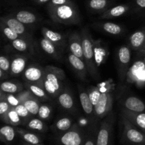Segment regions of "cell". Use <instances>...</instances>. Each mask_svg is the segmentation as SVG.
I'll list each match as a JSON object with an SVG mask.
<instances>
[{"instance_id":"cell-1","label":"cell","mask_w":145,"mask_h":145,"mask_svg":"<svg viewBox=\"0 0 145 145\" xmlns=\"http://www.w3.org/2000/svg\"><path fill=\"white\" fill-rule=\"evenodd\" d=\"M66 78L65 72L57 67L48 65L45 67L43 78L44 89L52 97H58L63 91L62 81Z\"/></svg>"},{"instance_id":"cell-2","label":"cell","mask_w":145,"mask_h":145,"mask_svg":"<svg viewBox=\"0 0 145 145\" xmlns=\"http://www.w3.org/2000/svg\"><path fill=\"white\" fill-rule=\"evenodd\" d=\"M51 19L55 23L71 25L80 22V16L74 4H68L57 7H48Z\"/></svg>"},{"instance_id":"cell-3","label":"cell","mask_w":145,"mask_h":145,"mask_svg":"<svg viewBox=\"0 0 145 145\" xmlns=\"http://www.w3.org/2000/svg\"><path fill=\"white\" fill-rule=\"evenodd\" d=\"M81 35H82L84 59L87 67L88 72L93 79H97L99 76V72L95 63L94 50H93L94 40L92 38L90 32L86 28H84L82 30Z\"/></svg>"},{"instance_id":"cell-4","label":"cell","mask_w":145,"mask_h":145,"mask_svg":"<svg viewBox=\"0 0 145 145\" xmlns=\"http://www.w3.org/2000/svg\"><path fill=\"white\" fill-rule=\"evenodd\" d=\"M123 130L121 142L125 145L145 144V134L127 118L122 116Z\"/></svg>"},{"instance_id":"cell-5","label":"cell","mask_w":145,"mask_h":145,"mask_svg":"<svg viewBox=\"0 0 145 145\" xmlns=\"http://www.w3.org/2000/svg\"><path fill=\"white\" fill-rule=\"evenodd\" d=\"M86 131L77 124H74L68 131L59 134L57 138L58 145H84Z\"/></svg>"},{"instance_id":"cell-6","label":"cell","mask_w":145,"mask_h":145,"mask_svg":"<svg viewBox=\"0 0 145 145\" xmlns=\"http://www.w3.org/2000/svg\"><path fill=\"white\" fill-rule=\"evenodd\" d=\"M113 123H114V115L113 111H111L100 122L96 145H109L111 140H113L112 131H113Z\"/></svg>"},{"instance_id":"cell-7","label":"cell","mask_w":145,"mask_h":145,"mask_svg":"<svg viewBox=\"0 0 145 145\" xmlns=\"http://www.w3.org/2000/svg\"><path fill=\"white\" fill-rule=\"evenodd\" d=\"M113 103V95L109 92H102L99 102L94 107V118L93 120L100 122V120L107 116L112 111Z\"/></svg>"},{"instance_id":"cell-8","label":"cell","mask_w":145,"mask_h":145,"mask_svg":"<svg viewBox=\"0 0 145 145\" xmlns=\"http://www.w3.org/2000/svg\"><path fill=\"white\" fill-rule=\"evenodd\" d=\"M131 60V51L127 46H122L118 51L117 63L118 72L120 81H123L127 76Z\"/></svg>"},{"instance_id":"cell-9","label":"cell","mask_w":145,"mask_h":145,"mask_svg":"<svg viewBox=\"0 0 145 145\" xmlns=\"http://www.w3.org/2000/svg\"><path fill=\"white\" fill-rule=\"evenodd\" d=\"M45 67L38 65H30L24 72V79L27 82L38 85L44 89L43 78Z\"/></svg>"},{"instance_id":"cell-10","label":"cell","mask_w":145,"mask_h":145,"mask_svg":"<svg viewBox=\"0 0 145 145\" xmlns=\"http://www.w3.org/2000/svg\"><path fill=\"white\" fill-rule=\"evenodd\" d=\"M68 61L79 79L82 80H85L89 72L84 61L81 58L75 56L72 53H69L68 55Z\"/></svg>"},{"instance_id":"cell-11","label":"cell","mask_w":145,"mask_h":145,"mask_svg":"<svg viewBox=\"0 0 145 145\" xmlns=\"http://www.w3.org/2000/svg\"><path fill=\"white\" fill-rule=\"evenodd\" d=\"M121 116L127 118L145 134V113L130 111L124 108L122 110Z\"/></svg>"},{"instance_id":"cell-12","label":"cell","mask_w":145,"mask_h":145,"mask_svg":"<svg viewBox=\"0 0 145 145\" xmlns=\"http://www.w3.org/2000/svg\"><path fill=\"white\" fill-rule=\"evenodd\" d=\"M69 47L71 53L75 56L84 59L83 48H82V40L81 33L73 32L69 37Z\"/></svg>"},{"instance_id":"cell-13","label":"cell","mask_w":145,"mask_h":145,"mask_svg":"<svg viewBox=\"0 0 145 145\" xmlns=\"http://www.w3.org/2000/svg\"><path fill=\"white\" fill-rule=\"evenodd\" d=\"M95 63L97 69L100 67L107 59L108 57V52L106 45L101 40L94 41L93 42Z\"/></svg>"},{"instance_id":"cell-14","label":"cell","mask_w":145,"mask_h":145,"mask_svg":"<svg viewBox=\"0 0 145 145\" xmlns=\"http://www.w3.org/2000/svg\"><path fill=\"white\" fill-rule=\"evenodd\" d=\"M1 22L5 24L6 25L11 28L13 31L18 33L20 36H25L26 35V30H25V24L18 21L14 16H3L1 18ZM22 38V37H21Z\"/></svg>"},{"instance_id":"cell-15","label":"cell","mask_w":145,"mask_h":145,"mask_svg":"<svg viewBox=\"0 0 145 145\" xmlns=\"http://www.w3.org/2000/svg\"><path fill=\"white\" fill-rule=\"evenodd\" d=\"M79 99H80L81 105H82V109L85 114L89 118L93 121V118H94V106L89 98L88 92L84 91L82 89L79 88Z\"/></svg>"},{"instance_id":"cell-16","label":"cell","mask_w":145,"mask_h":145,"mask_svg":"<svg viewBox=\"0 0 145 145\" xmlns=\"http://www.w3.org/2000/svg\"><path fill=\"white\" fill-rule=\"evenodd\" d=\"M124 108L130 111L136 113H142L145 110V104L141 99L135 96H130L126 98L123 101Z\"/></svg>"},{"instance_id":"cell-17","label":"cell","mask_w":145,"mask_h":145,"mask_svg":"<svg viewBox=\"0 0 145 145\" xmlns=\"http://www.w3.org/2000/svg\"><path fill=\"white\" fill-rule=\"evenodd\" d=\"M145 40V30L135 31L129 38V45L133 50L140 51L144 46Z\"/></svg>"},{"instance_id":"cell-18","label":"cell","mask_w":145,"mask_h":145,"mask_svg":"<svg viewBox=\"0 0 145 145\" xmlns=\"http://www.w3.org/2000/svg\"><path fill=\"white\" fill-rule=\"evenodd\" d=\"M129 9H130V6L127 4H120V5L116 6L105 11L100 16V18L107 19V18H113L121 16L122 15L127 13Z\"/></svg>"},{"instance_id":"cell-19","label":"cell","mask_w":145,"mask_h":145,"mask_svg":"<svg viewBox=\"0 0 145 145\" xmlns=\"http://www.w3.org/2000/svg\"><path fill=\"white\" fill-rule=\"evenodd\" d=\"M58 102L61 107L69 111H72L74 108V102L73 96L70 93L69 90L67 88L63 89L62 92L58 96Z\"/></svg>"},{"instance_id":"cell-20","label":"cell","mask_w":145,"mask_h":145,"mask_svg":"<svg viewBox=\"0 0 145 145\" xmlns=\"http://www.w3.org/2000/svg\"><path fill=\"white\" fill-rule=\"evenodd\" d=\"M42 34L46 39L58 46H64L65 44V38L63 35L59 33L50 30L45 27L42 28Z\"/></svg>"},{"instance_id":"cell-21","label":"cell","mask_w":145,"mask_h":145,"mask_svg":"<svg viewBox=\"0 0 145 145\" xmlns=\"http://www.w3.org/2000/svg\"><path fill=\"white\" fill-rule=\"evenodd\" d=\"M145 68V63L144 61L138 60L136 61L133 63L132 66L130 67L128 69V72L127 74V82L128 83L133 84L135 83L137 78L140 72Z\"/></svg>"},{"instance_id":"cell-22","label":"cell","mask_w":145,"mask_h":145,"mask_svg":"<svg viewBox=\"0 0 145 145\" xmlns=\"http://www.w3.org/2000/svg\"><path fill=\"white\" fill-rule=\"evenodd\" d=\"M99 125L100 122L95 121V120H93L91 123V125L86 130V139L84 145H96Z\"/></svg>"},{"instance_id":"cell-23","label":"cell","mask_w":145,"mask_h":145,"mask_svg":"<svg viewBox=\"0 0 145 145\" xmlns=\"http://www.w3.org/2000/svg\"><path fill=\"white\" fill-rule=\"evenodd\" d=\"M27 59L24 56H16L12 60L11 64L10 74L17 76L24 72L26 66Z\"/></svg>"},{"instance_id":"cell-24","label":"cell","mask_w":145,"mask_h":145,"mask_svg":"<svg viewBox=\"0 0 145 145\" xmlns=\"http://www.w3.org/2000/svg\"><path fill=\"white\" fill-rule=\"evenodd\" d=\"M16 133L19 135L21 138L24 140V142L30 144H40L42 142V139L40 138V137L35 133L23 130L19 127H16Z\"/></svg>"},{"instance_id":"cell-25","label":"cell","mask_w":145,"mask_h":145,"mask_svg":"<svg viewBox=\"0 0 145 145\" xmlns=\"http://www.w3.org/2000/svg\"><path fill=\"white\" fill-rule=\"evenodd\" d=\"M1 120L7 124L14 126V127H16L20 125H24L22 119L17 113L15 107H13V106H11L7 114L3 118H1Z\"/></svg>"},{"instance_id":"cell-26","label":"cell","mask_w":145,"mask_h":145,"mask_svg":"<svg viewBox=\"0 0 145 145\" xmlns=\"http://www.w3.org/2000/svg\"><path fill=\"white\" fill-rule=\"evenodd\" d=\"M12 125H4L0 129V140L6 144L12 142L16 137V130Z\"/></svg>"},{"instance_id":"cell-27","label":"cell","mask_w":145,"mask_h":145,"mask_svg":"<svg viewBox=\"0 0 145 145\" xmlns=\"http://www.w3.org/2000/svg\"><path fill=\"white\" fill-rule=\"evenodd\" d=\"M21 104H24L25 106V108L28 109V111L33 116L38 115L40 107L41 106L40 103V99L35 97L33 94L27 98Z\"/></svg>"},{"instance_id":"cell-28","label":"cell","mask_w":145,"mask_h":145,"mask_svg":"<svg viewBox=\"0 0 145 145\" xmlns=\"http://www.w3.org/2000/svg\"><path fill=\"white\" fill-rule=\"evenodd\" d=\"M15 18L25 25H31L35 24L37 21V16L35 14L26 10H21L15 13L14 16Z\"/></svg>"},{"instance_id":"cell-29","label":"cell","mask_w":145,"mask_h":145,"mask_svg":"<svg viewBox=\"0 0 145 145\" xmlns=\"http://www.w3.org/2000/svg\"><path fill=\"white\" fill-rule=\"evenodd\" d=\"M25 86L28 90H29L35 97H37L40 100L42 101H47L50 99V97L48 96L49 94L47 93L45 89L42 88L41 86L34 84L29 83V82H27L25 84Z\"/></svg>"},{"instance_id":"cell-30","label":"cell","mask_w":145,"mask_h":145,"mask_svg":"<svg viewBox=\"0 0 145 145\" xmlns=\"http://www.w3.org/2000/svg\"><path fill=\"white\" fill-rule=\"evenodd\" d=\"M25 126L28 129L33 131H38L40 133H45L48 130V127L43 120L35 118H32L25 124Z\"/></svg>"},{"instance_id":"cell-31","label":"cell","mask_w":145,"mask_h":145,"mask_svg":"<svg viewBox=\"0 0 145 145\" xmlns=\"http://www.w3.org/2000/svg\"><path fill=\"white\" fill-rule=\"evenodd\" d=\"M73 125L72 120L68 117H62L57 120L53 125L54 130L61 134L68 131Z\"/></svg>"},{"instance_id":"cell-32","label":"cell","mask_w":145,"mask_h":145,"mask_svg":"<svg viewBox=\"0 0 145 145\" xmlns=\"http://www.w3.org/2000/svg\"><path fill=\"white\" fill-rule=\"evenodd\" d=\"M1 91L7 93H18L23 91V85L19 82H3L1 84Z\"/></svg>"},{"instance_id":"cell-33","label":"cell","mask_w":145,"mask_h":145,"mask_svg":"<svg viewBox=\"0 0 145 145\" xmlns=\"http://www.w3.org/2000/svg\"><path fill=\"white\" fill-rule=\"evenodd\" d=\"M40 46L42 48V50L45 52H46L50 56L54 58H56V59L59 57V55H58L56 48H55V45L52 43L51 41H50L49 40L43 38L40 40Z\"/></svg>"},{"instance_id":"cell-34","label":"cell","mask_w":145,"mask_h":145,"mask_svg":"<svg viewBox=\"0 0 145 145\" xmlns=\"http://www.w3.org/2000/svg\"><path fill=\"white\" fill-rule=\"evenodd\" d=\"M109 0H89L88 7L95 11H105L110 5Z\"/></svg>"},{"instance_id":"cell-35","label":"cell","mask_w":145,"mask_h":145,"mask_svg":"<svg viewBox=\"0 0 145 145\" xmlns=\"http://www.w3.org/2000/svg\"><path fill=\"white\" fill-rule=\"evenodd\" d=\"M101 28L107 33L111 35H119L121 34L123 29L121 25L112 22H105L101 24Z\"/></svg>"},{"instance_id":"cell-36","label":"cell","mask_w":145,"mask_h":145,"mask_svg":"<svg viewBox=\"0 0 145 145\" xmlns=\"http://www.w3.org/2000/svg\"><path fill=\"white\" fill-rule=\"evenodd\" d=\"M12 46L16 49V50L19 51L21 52H28L30 50L29 45H28V40L23 38L21 37L14 40L11 42Z\"/></svg>"},{"instance_id":"cell-37","label":"cell","mask_w":145,"mask_h":145,"mask_svg":"<svg viewBox=\"0 0 145 145\" xmlns=\"http://www.w3.org/2000/svg\"><path fill=\"white\" fill-rule=\"evenodd\" d=\"M15 109L16 110L17 113L18 114V116H19L20 117H21V118L22 119L24 125H25L30 119L33 118L32 115L30 113V112L28 111V109L25 108V106H24V104L20 103L19 105L16 106Z\"/></svg>"},{"instance_id":"cell-38","label":"cell","mask_w":145,"mask_h":145,"mask_svg":"<svg viewBox=\"0 0 145 145\" xmlns=\"http://www.w3.org/2000/svg\"><path fill=\"white\" fill-rule=\"evenodd\" d=\"M88 94H89V98H90L91 101L92 103H93V106H96V104L99 102V99H100L101 96V93L99 88L97 86H89L87 89Z\"/></svg>"},{"instance_id":"cell-39","label":"cell","mask_w":145,"mask_h":145,"mask_svg":"<svg viewBox=\"0 0 145 145\" xmlns=\"http://www.w3.org/2000/svg\"><path fill=\"white\" fill-rule=\"evenodd\" d=\"M52 113V108L50 105L42 104L40 107L38 117L42 120H47L50 118Z\"/></svg>"},{"instance_id":"cell-40","label":"cell","mask_w":145,"mask_h":145,"mask_svg":"<svg viewBox=\"0 0 145 145\" xmlns=\"http://www.w3.org/2000/svg\"><path fill=\"white\" fill-rule=\"evenodd\" d=\"M1 28L2 30V32L4 33V35H5L6 38L7 39H8L9 40H14L17 39V38H20V35L18 33L15 32L14 31H13L11 28H9L8 26L6 25L5 24H3L1 22Z\"/></svg>"},{"instance_id":"cell-41","label":"cell","mask_w":145,"mask_h":145,"mask_svg":"<svg viewBox=\"0 0 145 145\" xmlns=\"http://www.w3.org/2000/svg\"><path fill=\"white\" fill-rule=\"evenodd\" d=\"M0 69L2 70L5 74H7V75L8 73H10L11 64H10L9 59L4 55H1L0 57Z\"/></svg>"},{"instance_id":"cell-42","label":"cell","mask_w":145,"mask_h":145,"mask_svg":"<svg viewBox=\"0 0 145 145\" xmlns=\"http://www.w3.org/2000/svg\"><path fill=\"white\" fill-rule=\"evenodd\" d=\"M5 98L7 99V102L9 103V105L13 107H16L18 105L20 104L19 99L17 96L16 93H5Z\"/></svg>"},{"instance_id":"cell-43","label":"cell","mask_w":145,"mask_h":145,"mask_svg":"<svg viewBox=\"0 0 145 145\" xmlns=\"http://www.w3.org/2000/svg\"><path fill=\"white\" fill-rule=\"evenodd\" d=\"M73 4V2L70 1V0H50L49 1L48 7H57V6L64 5V4Z\"/></svg>"},{"instance_id":"cell-44","label":"cell","mask_w":145,"mask_h":145,"mask_svg":"<svg viewBox=\"0 0 145 145\" xmlns=\"http://www.w3.org/2000/svg\"><path fill=\"white\" fill-rule=\"evenodd\" d=\"M135 84L139 86H142L145 84V68L138 75Z\"/></svg>"},{"instance_id":"cell-45","label":"cell","mask_w":145,"mask_h":145,"mask_svg":"<svg viewBox=\"0 0 145 145\" xmlns=\"http://www.w3.org/2000/svg\"><path fill=\"white\" fill-rule=\"evenodd\" d=\"M135 5L139 8H145V0H136Z\"/></svg>"},{"instance_id":"cell-46","label":"cell","mask_w":145,"mask_h":145,"mask_svg":"<svg viewBox=\"0 0 145 145\" xmlns=\"http://www.w3.org/2000/svg\"><path fill=\"white\" fill-rule=\"evenodd\" d=\"M139 53H140V55H145V40H144V46H143L142 48V49L139 51Z\"/></svg>"},{"instance_id":"cell-47","label":"cell","mask_w":145,"mask_h":145,"mask_svg":"<svg viewBox=\"0 0 145 145\" xmlns=\"http://www.w3.org/2000/svg\"><path fill=\"white\" fill-rule=\"evenodd\" d=\"M35 1H36L37 3H38V4H45V3L50 1V0H35Z\"/></svg>"},{"instance_id":"cell-48","label":"cell","mask_w":145,"mask_h":145,"mask_svg":"<svg viewBox=\"0 0 145 145\" xmlns=\"http://www.w3.org/2000/svg\"><path fill=\"white\" fill-rule=\"evenodd\" d=\"M22 145H42V144H28V143H26V142H24V143H23Z\"/></svg>"},{"instance_id":"cell-49","label":"cell","mask_w":145,"mask_h":145,"mask_svg":"<svg viewBox=\"0 0 145 145\" xmlns=\"http://www.w3.org/2000/svg\"><path fill=\"white\" fill-rule=\"evenodd\" d=\"M109 145H113V140H111V142H110V143L109 144Z\"/></svg>"},{"instance_id":"cell-50","label":"cell","mask_w":145,"mask_h":145,"mask_svg":"<svg viewBox=\"0 0 145 145\" xmlns=\"http://www.w3.org/2000/svg\"><path fill=\"white\" fill-rule=\"evenodd\" d=\"M144 62V63H145V57H144V60H143Z\"/></svg>"},{"instance_id":"cell-51","label":"cell","mask_w":145,"mask_h":145,"mask_svg":"<svg viewBox=\"0 0 145 145\" xmlns=\"http://www.w3.org/2000/svg\"><path fill=\"white\" fill-rule=\"evenodd\" d=\"M140 145H145V144H140Z\"/></svg>"}]
</instances>
